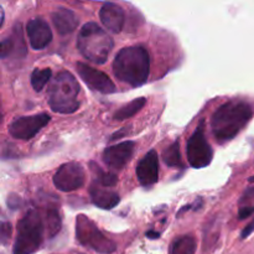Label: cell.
<instances>
[{
    "label": "cell",
    "mask_w": 254,
    "mask_h": 254,
    "mask_svg": "<svg viewBox=\"0 0 254 254\" xmlns=\"http://www.w3.org/2000/svg\"><path fill=\"white\" fill-rule=\"evenodd\" d=\"M253 108L250 103L232 99L216 109L211 118V129L218 143L232 140L241 133L253 117Z\"/></svg>",
    "instance_id": "obj_1"
},
{
    "label": "cell",
    "mask_w": 254,
    "mask_h": 254,
    "mask_svg": "<svg viewBox=\"0 0 254 254\" xmlns=\"http://www.w3.org/2000/svg\"><path fill=\"white\" fill-rule=\"evenodd\" d=\"M114 76L131 87H140L150 73V57L141 46L124 47L113 61Z\"/></svg>",
    "instance_id": "obj_2"
},
{
    "label": "cell",
    "mask_w": 254,
    "mask_h": 254,
    "mask_svg": "<svg viewBox=\"0 0 254 254\" xmlns=\"http://www.w3.org/2000/svg\"><path fill=\"white\" fill-rule=\"evenodd\" d=\"M113 46V39L96 22H87L79 30L77 37L78 51L93 64H106Z\"/></svg>",
    "instance_id": "obj_3"
},
{
    "label": "cell",
    "mask_w": 254,
    "mask_h": 254,
    "mask_svg": "<svg viewBox=\"0 0 254 254\" xmlns=\"http://www.w3.org/2000/svg\"><path fill=\"white\" fill-rule=\"evenodd\" d=\"M79 89L73 74L67 71L57 73L49 87V104L52 111L61 114L74 113L81 106L77 99Z\"/></svg>",
    "instance_id": "obj_4"
},
{
    "label": "cell",
    "mask_w": 254,
    "mask_h": 254,
    "mask_svg": "<svg viewBox=\"0 0 254 254\" xmlns=\"http://www.w3.org/2000/svg\"><path fill=\"white\" fill-rule=\"evenodd\" d=\"M46 221L41 213L31 210L17 223V236L12 247V254H34L41 247Z\"/></svg>",
    "instance_id": "obj_5"
},
{
    "label": "cell",
    "mask_w": 254,
    "mask_h": 254,
    "mask_svg": "<svg viewBox=\"0 0 254 254\" xmlns=\"http://www.w3.org/2000/svg\"><path fill=\"white\" fill-rule=\"evenodd\" d=\"M76 237L82 246L91 248L97 253L111 254L117 250L116 243L107 238L93 221L84 215L77 216Z\"/></svg>",
    "instance_id": "obj_6"
},
{
    "label": "cell",
    "mask_w": 254,
    "mask_h": 254,
    "mask_svg": "<svg viewBox=\"0 0 254 254\" xmlns=\"http://www.w3.org/2000/svg\"><path fill=\"white\" fill-rule=\"evenodd\" d=\"M186 154H188L189 164L193 169H203L210 165L212 161L213 151L210 143L206 139L203 123H201L196 128V130L188 140Z\"/></svg>",
    "instance_id": "obj_7"
},
{
    "label": "cell",
    "mask_w": 254,
    "mask_h": 254,
    "mask_svg": "<svg viewBox=\"0 0 254 254\" xmlns=\"http://www.w3.org/2000/svg\"><path fill=\"white\" fill-rule=\"evenodd\" d=\"M49 114L41 113L35 116L20 117L9 126V134L19 140H30L34 138L42 128L50 123Z\"/></svg>",
    "instance_id": "obj_8"
},
{
    "label": "cell",
    "mask_w": 254,
    "mask_h": 254,
    "mask_svg": "<svg viewBox=\"0 0 254 254\" xmlns=\"http://www.w3.org/2000/svg\"><path fill=\"white\" fill-rule=\"evenodd\" d=\"M86 175L81 164L76 161L66 163L54 175V185L64 192H69L84 185Z\"/></svg>",
    "instance_id": "obj_9"
},
{
    "label": "cell",
    "mask_w": 254,
    "mask_h": 254,
    "mask_svg": "<svg viewBox=\"0 0 254 254\" xmlns=\"http://www.w3.org/2000/svg\"><path fill=\"white\" fill-rule=\"evenodd\" d=\"M76 69L82 81L93 91L99 92L102 94H111L116 92V86H114L113 81L104 72L93 68L86 64H82V62H77Z\"/></svg>",
    "instance_id": "obj_10"
},
{
    "label": "cell",
    "mask_w": 254,
    "mask_h": 254,
    "mask_svg": "<svg viewBox=\"0 0 254 254\" xmlns=\"http://www.w3.org/2000/svg\"><path fill=\"white\" fill-rule=\"evenodd\" d=\"M27 54L26 45L24 41V34H22L21 24H15L11 34L7 37L2 39L1 41V54L0 57L4 61H15L19 62L25 59Z\"/></svg>",
    "instance_id": "obj_11"
},
{
    "label": "cell",
    "mask_w": 254,
    "mask_h": 254,
    "mask_svg": "<svg viewBox=\"0 0 254 254\" xmlns=\"http://www.w3.org/2000/svg\"><path fill=\"white\" fill-rule=\"evenodd\" d=\"M135 143L123 141L117 145H112L103 151V161L107 166L114 170H122L130 161L133 156Z\"/></svg>",
    "instance_id": "obj_12"
},
{
    "label": "cell",
    "mask_w": 254,
    "mask_h": 254,
    "mask_svg": "<svg viewBox=\"0 0 254 254\" xmlns=\"http://www.w3.org/2000/svg\"><path fill=\"white\" fill-rule=\"evenodd\" d=\"M30 46L34 50H44L52 40V31L46 20L42 17H34L26 25Z\"/></svg>",
    "instance_id": "obj_13"
},
{
    "label": "cell",
    "mask_w": 254,
    "mask_h": 254,
    "mask_svg": "<svg viewBox=\"0 0 254 254\" xmlns=\"http://www.w3.org/2000/svg\"><path fill=\"white\" fill-rule=\"evenodd\" d=\"M139 184L144 188L153 186L159 180V159L155 150H150L136 166Z\"/></svg>",
    "instance_id": "obj_14"
},
{
    "label": "cell",
    "mask_w": 254,
    "mask_h": 254,
    "mask_svg": "<svg viewBox=\"0 0 254 254\" xmlns=\"http://www.w3.org/2000/svg\"><path fill=\"white\" fill-rule=\"evenodd\" d=\"M99 19L102 24L114 34H119L123 30L126 15L123 7L114 2H106L99 10Z\"/></svg>",
    "instance_id": "obj_15"
},
{
    "label": "cell",
    "mask_w": 254,
    "mask_h": 254,
    "mask_svg": "<svg viewBox=\"0 0 254 254\" xmlns=\"http://www.w3.org/2000/svg\"><path fill=\"white\" fill-rule=\"evenodd\" d=\"M51 17L57 32L62 36L72 34L78 26L79 20L77 15L67 7H59L56 11L52 12Z\"/></svg>",
    "instance_id": "obj_16"
},
{
    "label": "cell",
    "mask_w": 254,
    "mask_h": 254,
    "mask_svg": "<svg viewBox=\"0 0 254 254\" xmlns=\"http://www.w3.org/2000/svg\"><path fill=\"white\" fill-rule=\"evenodd\" d=\"M89 196L91 200L97 207L103 210H112L121 202V197L117 192L111 190L102 189L99 185H92L89 189Z\"/></svg>",
    "instance_id": "obj_17"
},
{
    "label": "cell",
    "mask_w": 254,
    "mask_h": 254,
    "mask_svg": "<svg viewBox=\"0 0 254 254\" xmlns=\"http://www.w3.org/2000/svg\"><path fill=\"white\" fill-rule=\"evenodd\" d=\"M146 103V99L140 97V98H135L134 101H131L130 103H128L127 106L122 107L119 111H117L114 113L113 119L116 121H126V119L130 118V117L135 116Z\"/></svg>",
    "instance_id": "obj_18"
},
{
    "label": "cell",
    "mask_w": 254,
    "mask_h": 254,
    "mask_svg": "<svg viewBox=\"0 0 254 254\" xmlns=\"http://www.w3.org/2000/svg\"><path fill=\"white\" fill-rule=\"evenodd\" d=\"M197 243L192 236H181L171 246V254H195Z\"/></svg>",
    "instance_id": "obj_19"
},
{
    "label": "cell",
    "mask_w": 254,
    "mask_h": 254,
    "mask_svg": "<svg viewBox=\"0 0 254 254\" xmlns=\"http://www.w3.org/2000/svg\"><path fill=\"white\" fill-rule=\"evenodd\" d=\"M164 163L170 168H183V161H181V153H180V143L179 140L174 141L171 145H169L161 154Z\"/></svg>",
    "instance_id": "obj_20"
},
{
    "label": "cell",
    "mask_w": 254,
    "mask_h": 254,
    "mask_svg": "<svg viewBox=\"0 0 254 254\" xmlns=\"http://www.w3.org/2000/svg\"><path fill=\"white\" fill-rule=\"evenodd\" d=\"M51 74L52 72L50 68H44V69L35 68L34 71H32L31 77H30L32 88H34L36 92H41L42 89L45 88V86L49 83L50 79H51Z\"/></svg>",
    "instance_id": "obj_21"
},
{
    "label": "cell",
    "mask_w": 254,
    "mask_h": 254,
    "mask_svg": "<svg viewBox=\"0 0 254 254\" xmlns=\"http://www.w3.org/2000/svg\"><path fill=\"white\" fill-rule=\"evenodd\" d=\"M91 166L93 169V173L96 174L97 183L99 184V186H104V188H112V186H116L118 183V178H117L116 174L112 173H106V171L101 170V168L96 165L94 163L91 164Z\"/></svg>",
    "instance_id": "obj_22"
},
{
    "label": "cell",
    "mask_w": 254,
    "mask_h": 254,
    "mask_svg": "<svg viewBox=\"0 0 254 254\" xmlns=\"http://www.w3.org/2000/svg\"><path fill=\"white\" fill-rule=\"evenodd\" d=\"M46 227L47 232H49L50 237H54L61 230V218H60L59 213L56 210H49L46 212Z\"/></svg>",
    "instance_id": "obj_23"
},
{
    "label": "cell",
    "mask_w": 254,
    "mask_h": 254,
    "mask_svg": "<svg viewBox=\"0 0 254 254\" xmlns=\"http://www.w3.org/2000/svg\"><path fill=\"white\" fill-rule=\"evenodd\" d=\"M241 207H254V188L248 189L240 201Z\"/></svg>",
    "instance_id": "obj_24"
},
{
    "label": "cell",
    "mask_w": 254,
    "mask_h": 254,
    "mask_svg": "<svg viewBox=\"0 0 254 254\" xmlns=\"http://www.w3.org/2000/svg\"><path fill=\"white\" fill-rule=\"evenodd\" d=\"M11 235V225L7 222H2L1 225V241L2 243H6L7 238Z\"/></svg>",
    "instance_id": "obj_25"
},
{
    "label": "cell",
    "mask_w": 254,
    "mask_h": 254,
    "mask_svg": "<svg viewBox=\"0 0 254 254\" xmlns=\"http://www.w3.org/2000/svg\"><path fill=\"white\" fill-rule=\"evenodd\" d=\"M253 232H254V218L251 221L250 225L246 226L245 230L242 231V233H241V238H242V240H246V238L250 237Z\"/></svg>",
    "instance_id": "obj_26"
},
{
    "label": "cell",
    "mask_w": 254,
    "mask_h": 254,
    "mask_svg": "<svg viewBox=\"0 0 254 254\" xmlns=\"http://www.w3.org/2000/svg\"><path fill=\"white\" fill-rule=\"evenodd\" d=\"M252 213H254V207H241L238 217H240V220H245V218L250 217Z\"/></svg>",
    "instance_id": "obj_27"
},
{
    "label": "cell",
    "mask_w": 254,
    "mask_h": 254,
    "mask_svg": "<svg viewBox=\"0 0 254 254\" xmlns=\"http://www.w3.org/2000/svg\"><path fill=\"white\" fill-rule=\"evenodd\" d=\"M146 236H148L149 238H153V240H155V238H158L159 236V233H153V232H149V233H146Z\"/></svg>",
    "instance_id": "obj_28"
},
{
    "label": "cell",
    "mask_w": 254,
    "mask_h": 254,
    "mask_svg": "<svg viewBox=\"0 0 254 254\" xmlns=\"http://www.w3.org/2000/svg\"><path fill=\"white\" fill-rule=\"evenodd\" d=\"M250 181H251V183H254V176H252V178L250 179Z\"/></svg>",
    "instance_id": "obj_29"
}]
</instances>
